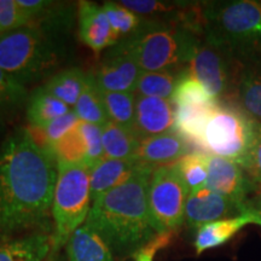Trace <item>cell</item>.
I'll return each instance as SVG.
<instances>
[{
    "label": "cell",
    "instance_id": "1",
    "mask_svg": "<svg viewBox=\"0 0 261 261\" xmlns=\"http://www.w3.org/2000/svg\"><path fill=\"white\" fill-rule=\"evenodd\" d=\"M57 160L18 127L0 145V240L47 228L52 214Z\"/></svg>",
    "mask_w": 261,
    "mask_h": 261
},
{
    "label": "cell",
    "instance_id": "2",
    "mask_svg": "<svg viewBox=\"0 0 261 261\" xmlns=\"http://www.w3.org/2000/svg\"><path fill=\"white\" fill-rule=\"evenodd\" d=\"M155 168L140 165L126 182L97 198L85 225L120 255L138 253L158 232L149 210L148 190Z\"/></svg>",
    "mask_w": 261,
    "mask_h": 261
},
{
    "label": "cell",
    "instance_id": "3",
    "mask_svg": "<svg viewBox=\"0 0 261 261\" xmlns=\"http://www.w3.org/2000/svg\"><path fill=\"white\" fill-rule=\"evenodd\" d=\"M201 39L180 24L150 19L117 45L133 57L142 71H162L188 67Z\"/></svg>",
    "mask_w": 261,
    "mask_h": 261
},
{
    "label": "cell",
    "instance_id": "4",
    "mask_svg": "<svg viewBox=\"0 0 261 261\" xmlns=\"http://www.w3.org/2000/svg\"><path fill=\"white\" fill-rule=\"evenodd\" d=\"M202 39L244 56L261 48V2H203Z\"/></svg>",
    "mask_w": 261,
    "mask_h": 261
},
{
    "label": "cell",
    "instance_id": "5",
    "mask_svg": "<svg viewBox=\"0 0 261 261\" xmlns=\"http://www.w3.org/2000/svg\"><path fill=\"white\" fill-rule=\"evenodd\" d=\"M58 55L57 45L41 21L0 35V68L23 86L54 68Z\"/></svg>",
    "mask_w": 261,
    "mask_h": 261
},
{
    "label": "cell",
    "instance_id": "6",
    "mask_svg": "<svg viewBox=\"0 0 261 261\" xmlns=\"http://www.w3.org/2000/svg\"><path fill=\"white\" fill-rule=\"evenodd\" d=\"M90 172L86 165L57 161V180L52 201L55 232L52 248L58 250L86 221L91 210Z\"/></svg>",
    "mask_w": 261,
    "mask_h": 261
},
{
    "label": "cell",
    "instance_id": "7",
    "mask_svg": "<svg viewBox=\"0 0 261 261\" xmlns=\"http://www.w3.org/2000/svg\"><path fill=\"white\" fill-rule=\"evenodd\" d=\"M255 121L237 107L219 103L205 127L203 150L241 165L254 137Z\"/></svg>",
    "mask_w": 261,
    "mask_h": 261
},
{
    "label": "cell",
    "instance_id": "8",
    "mask_svg": "<svg viewBox=\"0 0 261 261\" xmlns=\"http://www.w3.org/2000/svg\"><path fill=\"white\" fill-rule=\"evenodd\" d=\"M189 194L190 190L175 163L154 169L150 177L148 202L156 232L174 234L181 227Z\"/></svg>",
    "mask_w": 261,
    "mask_h": 261
},
{
    "label": "cell",
    "instance_id": "9",
    "mask_svg": "<svg viewBox=\"0 0 261 261\" xmlns=\"http://www.w3.org/2000/svg\"><path fill=\"white\" fill-rule=\"evenodd\" d=\"M241 65L242 60L233 52L201 39L188 68L214 99L227 103L233 94Z\"/></svg>",
    "mask_w": 261,
    "mask_h": 261
},
{
    "label": "cell",
    "instance_id": "10",
    "mask_svg": "<svg viewBox=\"0 0 261 261\" xmlns=\"http://www.w3.org/2000/svg\"><path fill=\"white\" fill-rule=\"evenodd\" d=\"M246 202L233 201L207 187L191 191L185 205V221L189 228L197 231L203 225L246 213Z\"/></svg>",
    "mask_w": 261,
    "mask_h": 261
},
{
    "label": "cell",
    "instance_id": "11",
    "mask_svg": "<svg viewBox=\"0 0 261 261\" xmlns=\"http://www.w3.org/2000/svg\"><path fill=\"white\" fill-rule=\"evenodd\" d=\"M142 69L130 55L119 46L108 51L106 58L93 73L103 92H136Z\"/></svg>",
    "mask_w": 261,
    "mask_h": 261
},
{
    "label": "cell",
    "instance_id": "12",
    "mask_svg": "<svg viewBox=\"0 0 261 261\" xmlns=\"http://www.w3.org/2000/svg\"><path fill=\"white\" fill-rule=\"evenodd\" d=\"M205 187L241 203H244L255 192L252 180L237 162L214 155L208 156Z\"/></svg>",
    "mask_w": 261,
    "mask_h": 261
},
{
    "label": "cell",
    "instance_id": "13",
    "mask_svg": "<svg viewBox=\"0 0 261 261\" xmlns=\"http://www.w3.org/2000/svg\"><path fill=\"white\" fill-rule=\"evenodd\" d=\"M240 57L242 65L227 104L237 107L254 121L261 123V56L255 51Z\"/></svg>",
    "mask_w": 261,
    "mask_h": 261
},
{
    "label": "cell",
    "instance_id": "14",
    "mask_svg": "<svg viewBox=\"0 0 261 261\" xmlns=\"http://www.w3.org/2000/svg\"><path fill=\"white\" fill-rule=\"evenodd\" d=\"M175 106L171 100L137 94L133 132L139 140L175 132Z\"/></svg>",
    "mask_w": 261,
    "mask_h": 261
},
{
    "label": "cell",
    "instance_id": "15",
    "mask_svg": "<svg viewBox=\"0 0 261 261\" xmlns=\"http://www.w3.org/2000/svg\"><path fill=\"white\" fill-rule=\"evenodd\" d=\"M79 38L96 54L113 47L119 39L114 33L103 5L92 2H79Z\"/></svg>",
    "mask_w": 261,
    "mask_h": 261
},
{
    "label": "cell",
    "instance_id": "16",
    "mask_svg": "<svg viewBox=\"0 0 261 261\" xmlns=\"http://www.w3.org/2000/svg\"><path fill=\"white\" fill-rule=\"evenodd\" d=\"M188 142L177 132L149 137L139 142L135 160L139 165L158 168L177 163L189 154Z\"/></svg>",
    "mask_w": 261,
    "mask_h": 261
},
{
    "label": "cell",
    "instance_id": "17",
    "mask_svg": "<svg viewBox=\"0 0 261 261\" xmlns=\"http://www.w3.org/2000/svg\"><path fill=\"white\" fill-rule=\"evenodd\" d=\"M250 224L261 226V219L259 215L247 211L246 213L238 215V217L212 221V223L203 225L196 231V254L201 255L207 250L223 246L233 236H236L243 227Z\"/></svg>",
    "mask_w": 261,
    "mask_h": 261
},
{
    "label": "cell",
    "instance_id": "18",
    "mask_svg": "<svg viewBox=\"0 0 261 261\" xmlns=\"http://www.w3.org/2000/svg\"><path fill=\"white\" fill-rule=\"evenodd\" d=\"M140 165L136 160H116L103 158L91 168L90 192L92 203L135 175Z\"/></svg>",
    "mask_w": 261,
    "mask_h": 261
},
{
    "label": "cell",
    "instance_id": "19",
    "mask_svg": "<svg viewBox=\"0 0 261 261\" xmlns=\"http://www.w3.org/2000/svg\"><path fill=\"white\" fill-rule=\"evenodd\" d=\"M219 102L175 106V132L203 150V135Z\"/></svg>",
    "mask_w": 261,
    "mask_h": 261
},
{
    "label": "cell",
    "instance_id": "20",
    "mask_svg": "<svg viewBox=\"0 0 261 261\" xmlns=\"http://www.w3.org/2000/svg\"><path fill=\"white\" fill-rule=\"evenodd\" d=\"M52 248V238L33 232L23 237L0 240V261H45Z\"/></svg>",
    "mask_w": 261,
    "mask_h": 261
},
{
    "label": "cell",
    "instance_id": "21",
    "mask_svg": "<svg viewBox=\"0 0 261 261\" xmlns=\"http://www.w3.org/2000/svg\"><path fill=\"white\" fill-rule=\"evenodd\" d=\"M67 253L68 261H114L109 246L87 225L80 226L71 234Z\"/></svg>",
    "mask_w": 261,
    "mask_h": 261
},
{
    "label": "cell",
    "instance_id": "22",
    "mask_svg": "<svg viewBox=\"0 0 261 261\" xmlns=\"http://www.w3.org/2000/svg\"><path fill=\"white\" fill-rule=\"evenodd\" d=\"M73 110L80 121L93 123L99 127H104L110 122L102 90L98 86L93 73L86 74L84 90Z\"/></svg>",
    "mask_w": 261,
    "mask_h": 261
},
{
    "label": "cell",
    "instance_id": "23",
    "mask_svg": "<svg viewBox=\"0 0 261 261\" xmlns=\"http://www.w3.org/2000/svg\"><path fill=\"white\" fill-rule=\"evenodd\" d=\"M70 110L69 107L48 93L44 86L38 87L31 94L27 103L29 126L41 128Z\"/></svg>",
    "mask_w": 261,
    "mask_h": 261
},
{
    "label": "cell",
    "instance_id": "24",
    "mask_svg": "<svg viewBox=\"0 0 261 261\" xmlns=\"http://www.w3.org/2000/svg\"><path fill=\"white\" fill-rule=\"evenodd\" d=\"M140 140L132 129L114 122L102 127L104 158L116 160H135Z\"/></svg>",
    "mask_w": 261,
    "mask_h": 261
},
{
    "label": "cell",
    "instance_id": "25",
    "mask_svg": "<svg viewBox=\"0 0 261 261\" xmlns=\"http://www.w3.org/2000/svg\"><path fill=\"white\" fill-rule=\"evenodd\" d=\"M188 67L162 71H142L136 92L138 96L172 99L175 87Z\"/></svg>",
    "mask_w": 261,
    "mask_h": 261
},
{
    "label": "cell",
    "instance_id": "26",
    "mask_svg": "<svg viewBox=\"0 0 261 261\" xmlns=\"http://www.w3.org/2000/svg\"><path fill=\"white\" fill-rule=\"evenodd\" d=\"M85 79L86 74H84L83 70L79 68H69L55 74L44 85V89L65 106L74 109L84 90Z\"/></svg>",
    "mask_w": 261,
    "mask_h": 261
},
{
    "label": "cell",
    "instance_id": "27",
    "mask_svg": "<svg viewBox=\"0 0 261 261\" xmlns=\"http://www.w3.org/2000/svg\"><path fill=\"white\" fill-rule=\"evenodd\" d=\"M110 122L133 130L136 117V92H103Z\"/></svg>",
    "mask_w": 261,
    "mask_h": 261
},
{
    "label": "cell",
    "instance_id": "28",
    "mask_svg": "<svg viewBox=\"0 0 261 261\" xmlns=\"http://www.w3.org/2000/svg\"><path fill=\"white\" fill-rule=\"evenodd\" d=\"M103 9L119 40L135 34L145 22L142 16L125 8L120 4V2H106L103 4Z\"/></svg>",
    "mask_w": 261,
    "mask_h": 261
},
{
    "label": "cell",
    "instance_id": "29",
    "mask_svg": "<svg viewBox=\"0 0 261 261\" xmlns=\"http://www.w3.org/2000/svg\"><path fill=\"white\" fill-rule=\"evenodd\" d=\"M208 156L210 155L198 151L189 152L175 163L190 192L205 187L208 178Z\"/></svg>",
    "mask_w": 261,
    "mask_h": 261
},
{
    "label": "cell",
    "instance_id": "30",
    "mask_svg": "<svg viewBox=\"0 0 261 261\" xmlns=\"http://www.w3.org/2000/svg\"><path fill=\"white\" fill-rule=\"evenodd\" d=\"M51 150L55 158L60 162L85 165L86 161V144L77 127L69 130L67 135L54 143Z\"/></svg>",
    "mask_w": 261,
    "mask_h": 261
},
{
    "label": "cell",
    "instance_id": "31",
    "mask_svg": "<svg viewBox=\"0 0 261 261\" xmlns=\"http://www.w3.org/2000/svg\"><path fill=\"white\" fill-rule=\"evenodd\" d=\"M171 102L174 106H180L192 103H213L218 100L208 93L200 81L192 76L188 68L175 87Z\"/></svg>",
    "mask_w": 261,
    "mask_h": 261
},
{
    "label": "cell",
    "instance_id": "32",
    "mask_svg": "<svg viewBox=\"0 0 261 261\" xmlns=\"http://www.w3.org/2000/svg\"><path fill=\"white\" fill-rule=\"evenodd\" d=\"M27 97L25 86L18 84L0 68V115L15 112L23 107Z\"/></svg>",
    "mask_w": 261,
    "mask_h": 261
},
{
    "label": "cell",
    "instance_id": "33",
    "mask_svg": "<svg viewBox=\"0 0 261 261\" xmlns=\"http://www.w3.org/2000/svg\"><path fill=\"white\" fill-rule=\"evenodd\" d=\"M77 129L83 136L86 144V161L85 165L90 169L104 158V149L102 143V127L93 123L79 121Z\"/></svg>",
    "mask_w": 261,
    "mask_h": 261
},
{
    "label": "cell",
    "instance_id": "34",
    "mask_svg": "<svg viewBox=\"0 0 261 261\" xmlns=\"http://www.w3.org/2000/svg\"><path fill=\"white\" fill-rule=\"evenodd\" d=\"M248 177L255 187V191L261 188V123L255 121L254 137L248 154L241 163Z\"/></svg>",
    "mask_w": 261,
    "mask_h": 261
},
{
    "label": "cell",
    "instance_id": "35",
    "mask_svg": "<svg viewBox=\"0 0 261 261\" xmlns=\"http://www.w3.org/2000/svg\"><path fill=\"white\" fill-rule=\"evenodd\" d=\"M29 24L17 0H0V35Z\"/></svg>",
    "mask_w": 261,
    "mask_h": 261
},
{
    "label": "cell",
    "instance_id": "36",
    "mask_svg": "<svg viewBox=\"0 0 261 261\" xmlns=\"http://www.w3.org/2000/svg\"><path fill=\"white\" fill-rule=\"evenodd\" d=\"M246 208L247 211L259 215L261 219V188L257 189L254 194L248 197V200L246 201Z\"/></svg>",
    "mask_w": 261,
    "mask_h": 261
},
{
    "label": "cell",
    "instance_id": "37",
    "mask_svg": "<svg viewBox=\"0 0 261 261\" xmlns=\"http://www.w3.org/2000/svg\"><path fill=\"white\" fill-rule=\"evenodd\" d=\"M155 253V250L145 246L138 253H136V261H154Z\"/></svg>",
    "mask_w": 261,
    "mask_h": 261
},
{
    "label": "cell",
    "instance_id": "38",
    "mask_svg": "<svg viewBox=\"0 0 261 261\" xmlns=\"http://www.w3.org/2000/svg\"><path fill=\"white\" fill-rule=\"evenodd\" d=\"M0 128H2V115H0Z\"/></svg>",
    "mask_w": 261,
    "mask_h": 261
},
{
    "label": "cell",
    "instance_id": "39",
    "mask_svg": "<svg viewBox=\"0 0 261 261\" xmlns=\"http://www.w3.org/2000/svg\"><path fill=\"white\" fill-rule=\"evenodd\" d=\"M259 54H260V56H261V48L259 50Z\"/></svg>",
    "mask_w": 261,
    "mask_h": 261
}]
</instances>
